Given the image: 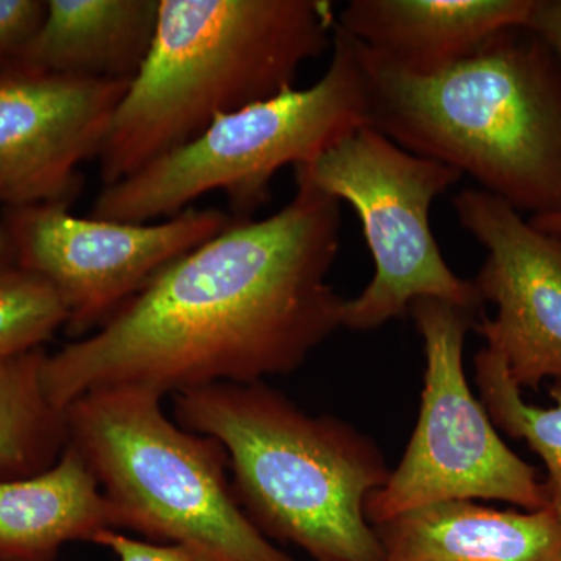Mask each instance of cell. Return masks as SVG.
<instances>
[{"label":"cell","mask_w":561,"mask_h":561,"mask_svg":"<svg viewBox=\"0 0 561 561\" xmlns=\"http://www.w3.org/2000/svg\"><path fill=\"white\" fill-rule=\"evenodd\" d=\"M68 323L54 287L18 267L0 278V359L43 348Z\"/></svg>","instance_id":"obj_18"},{"label":"cell","mask_w":561,"mask_h":561,"mask_svg":"<svg viewBox=\"0 0 561 561\" xmlns=\"http://www.w3.org/2000/svg\"><path fill=\"white\" fill-rule=\"evenodd\" d=\"M409 313L426 359L419 423L397 470L365 501L368 523L378 526L445 501H504L527 512L548 507L537 470L502 442L468 383L465 339L479 311L419 298Z\"/></svg>","instance_id":"obj_8"},{"label":"cell","mask_w":561,"mask_h":561,"mask_svg":"<svg viewBox=\"0 0 561 561\" xmlns=\"http://www.w3.org/2000/svg\"><path fill=\"white\" fill-rule=\"evenodd\" d=\"M18 267L54 287L70 335L99 330L154 275L216 238L236 219L228 210L187 208L158 224L83 219L62 203L3 206Z\"/></svg>","instance_id":"obj_9"},{"label":"cell","mask_w":561,"mask_h":561,"mask_svg":"<svg viewBox=\"0 0 561 561\" xmlns=\"http://www.w3.org/2000/svg\"><path fill=\"white\" fill-rule=\"evenodd\" d=\"M158 9L160 0H47L13 69L130 83L149 54Z\"/></svg>","instance_id":"obj_14"},{"label":"cell","mask_w":561,"mask_h":561,"mask_svg":"<svg viewBox=\"0 0 561 561\" xmlns=\"http://www.w3.org/2000/svg\"><path fill=\"white\" fill-rule=\"evenodd\" d=\"M297 192L262 220H236L162 268L98 331L47 356L55 408L92 390L168 393L256 383L297 371L343 327L328 284L341 249L342 202L300 173Z\"/></svg>","instance_id":"obj_1"},{"label":"cell","mask_w":561,"mask_h":561,"mask_svg":"<svg viewBox=\"0 0 561 561\" xmlns=\"http://www.w3.org/2000/svg\"><path fill=\"white\" fill-rule=\"evenodd\" d=\"M373 527L383 561H561V523L549 508L519 513L445 501Z\"/></svg>","instance_id":"obj_13"},{"label":"cell","mask_w":561,"mask_h":561,"mask_svg":"<svg viewBox=\"0 0 561 561\" xmlns=\"http://www.w3.org/2000/svg\"><path fill=\"white\" fill-rule=\"evenodd\" d=\"M360 49L371 83L368 127L467 173L519 214L561 213V61L537 33L505 28L430 76Z\"/></svg>","instance_id":"obj_2"},{"label":"cell","mask_w":561,"mask_h":561,"mask_svg":"<svg viewBox=\"0 0 561 561\" xmlns=\"http://www.w3.org/2000/svg\"><path fill=\"white\" fill-rule=\"evenodd\" d=\"M453 206L489 251L472 283L497 311L481 316L474 330L501 354L519 389H538L546 379L561 383V239L486 191H460Z\"/></svg>","instance_id":"obj_10"},{"label":"cell","mask_w":561,"mask_h":561,"mask_svg":"<svg viewBox=\"0 0 561 561\" xmlns=\"http://www.w3.org/2000/svg\"><path fill=\"white\" fill-rule=\"evenodd\" d=\"M331 49L327 72L311 88H291L219 117L180 149L103 186L91 217L151 224L221 191L236 220H253L271 201L280 169L308 164L370 124V73L360 44L335 24Z\"/></svg>","instance_id":"obj_5"},{"label":"cell","mask_w":561,"mask_h":561,"mask_svg":"<svg viewBox=\"0 0 561 561\" xmlns=\"http://www.w3.org/2000/svg\"><path fill=\"white\" fill-rule=\"evenodd\" d=\"M127 81L11 69L0 73V203L76 201Z\"/></svg>","instance_id":"obj_11"},{"label":"cell","mask_w":561,"mask_h":561,"mask_svg":"<svg viewBox=\"0 0 561 561\" xmlns=\"http://www.w3.org/2000/svg\"><path fill=\"white\" fill-rule=\"evenodd\" d=\"M535 0H351L337 27L373 57L430 76L463 60L505 28L526 27Z\"/></svg>","instance_id":"obj_12"},{"label":"cell","mask_w":561,"mask_h":561,"mask_svg":"<svg viewBox=\"0 0 561 561\" xmlns=\"http://www.w3.org/2000/svg\"><path fill=\"white\" fill-rule=\"evenodd\" d=\"M119 527V511L69 443L49 470L0 481V561H55L68 542Z\"/></svg>","instance_id":"obj_15"},{"label":"cell","mask_w":561,"mask_h":561,"mask_svg":"<svg viewBox=\"0 0 561 561\" xmlns=\"http://www.w3.org/2000/svg\"><path fill=\"white\" fill-rule=\"evenodd\" d=\"M44 348L0 359V481L49 470L69 443L65 411L43 386Z\"/></svg>","instance_id":"obj_16"},{"label":"cell","mask_w":561,"mask_h":561,"mask_svg":"<svg viewBox=\"0 0 561 561\" xmlns=\"http://www.w3.org/2000/svg\"><path fill=\"white\" fill-rule=\"evenodd\" d=\"M94 545L110 549L119 561H221L214 553L194 546L140 541L114 530L103 531Z\"/></svg>","instance_id":"obj_20"},{"label":"cell","mask_w":561,"mask_h":561,"mask_svg":"<svg viewBox=\"0 0 561 561\" xmlns=\"http://www.w3.org/2000/svg\"><path fill=\"white\" fill-rule=\"evenodd\" d=\"M157 391L110 387L65 409L69 445L94 472L122 527L221 561H295L243 513L219 440L173 423Z\"/></svg>","instance_id":"obj_6"},{"label":"cell","mask_w":561,"mask_h":561,"mask_svg":"<svg viewBox=\"0 0 561 561\" xmlns=\"http://www.w3.org/2000/svg\"><path fill=\"white\" fill-rule=\"evenodd\" d=\"M46 13L47 0H0V73L14 68Z\"/></svg>","instance_id":"obj_19"},{"label":"cell","mask_w":561,"mask_h":561,"mask_svg":"<svg viewBox=\"0 0 561 561\" xmlns=\"http://www.w3.org/2000/svg\"><path fill=\"white\" fill-rule=\"evenodd\" d=\"M335 24L328 0H160L149 54L99 150L103 186L291 90L301 66L331 49Z\"/></svg>","instance_id":"obj_3"},{"label":"cell","mask_w":561,"mask_h":561,"mask_svg":"<svg viewBox=\"0 0 561 561\" xmlns=\"http://www.w3.org/2000/svg\"><path fill=\"white\" fill-rule=\"evenodd\" d=\"M479 400L494 426L516 440H524L545 461L548 479L542 482L548 507L561 523V383H553L551 408L527 404L513 382L507 365L496 351L485 348L474 357Z\"/></svg>","instance_id":"obj_17"},{"label":"cell","mask_w":561,"mask_h":561,"mask_svg":"<svg viewBox=\"0 0 561 561\" xmlns=\"http://www.w3.org/2000/svg\"><path fill=\"white\" fill-rule=\"evenodd\" d=\"M18 268L16 251L11 242L10 232L0 214V278Z\"/></svg>","instance_id":"obj_22"},{"label":"cell","mask_w":561,"mask_h":561,"mask_svg":"<svg viewBox=\"0 0 561 561\" xmlns=\"http://www.w3.org/2000/svg\"><path fill=\"white\" fill-rule=\"evenodd\" d=\"M529 224L537 230L561 239V213L551 214V216L530 217Z\"/></svg>","instance_id":"obj_23"},{"label":"cell","mask_w":561,"mask_h":561,"mask_svg":"<svg viewBox=\"0 0 561 561\" xmlns=\"http://www.w3.org/2000/svg\"><path fill=\"white\" fill-rule=\"evenodd\" d=\"M526 27L537 33L561 61V0H535Z\"/></svg>","instance_id":"obj_21"},{"label":"cell","mask_w":561,"mask_h":561,"mask_svg":"<svg viewBox=\"0 0 561 561\" xmlns=\"http://www.w3.org/2000/svg\"><path fill=\"white\" fill-rule=\"evenodd\" d=\"M184 430L221 443L232 491L264 537L313 561H383L365 501L390 470L368 435L335 416L308 415L264 382H220L173 394Z\"/></svg>","instance_id":"obj_4"},{"label":"cell","mask_w":561,"mask_h":561,"mask_svg":"<svg viewBox=\"0 0 561 561\" xmlns=\"http://www.w3.org/2000/svg\"><path fill=\"white\" fill-rule=\"evenodd\" d=\"M295 172L353 206L375 262L370 284L345 301L343 327L378 330L408 316L419 298L482 311L474 283L449 268L431 228L432 203L459 183V171L362 127Z\"/></svg>","instance_id":"obj_7"}]
</instances>
